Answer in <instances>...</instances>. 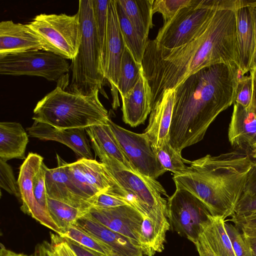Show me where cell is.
Returning a JSON list of instances; mask_svg holds the SVG:
<instances>
[{
    "mask_svg": "<svg viewBox=\"0 0 256 256\" xmlns=\"http://www.w3.org/2000/svg\"><path fill=\"white\" fill-rule=\"evenodd\" d=\"M225 220L212 216L202 235L218 256H236L224 226Z\"/></svg>",
    "mask_w": 256,
    "mask_h": 256,
    "instance_id": "obj_27",
    "label": "cell"
},
{
    "mask_svg": "<svg viewBox=\"0 0 256 256\" xmlns=\"http://www.w3.org/2000/svg\"><path fill=\"white\" fill-rule=\"evenodd\" d=\"M251 156L256 159V147L252 151Z\"/></svg>",
    "mask_w": 256,
    "mask_h": 256,
    "instance_id": "obj_52",
    "label": "cell"
},
{
    "mask_svg": "<svg viewBox=\"0 0 256 256\" xmlns=\"http://www.w3.org/2000/svg\"><path fill=\"white\" fill-rule=\"evenodd\" d=\"M48 252L49 256H55L53 252L52 251V250L51 249V248L50 246V244H48Z\"/></svg>",
    "mask_w": 256,
    "mask_h": 256,
    "instance_id": "obj_51",
    "label": "cell"
},
{
    "mask_svg": "<svg viewBox=\"0 0 256 256\" xmlns=\"http://www.w3.org/2000/svg\"><path fill=\"white\" fill-rule=\"evenodd\" d=\"M238 228L241 231L249 246L252 255L256 254V228L240 226Z\"/></svg>",
    "mask_w": 256,
    "mask_h": 256,
    "instance_id": "obj_42",
    "label": "cell"
},
{
    "mask_svg": "<svg viewBox=\"0 0 256 256\" xmlns=\"http://www.w3.org/2000/svg\"><path fill=\"white\" fill-rule=\"evenodd\" d=\"M185 162L190 166L172 177L176 190L192 193L214 216L224 220L232 216L255 164L250 156L234 150Z\"/></svg>",
    "mask_w": 256,
    "mask_h": 256,
    "instance_id": "obj_2",
    "label": "cell"
},
{
    "mask_svg": "<svg viewBox=\"0 0 256 256\" xmlns=\"http://www.w3.org/2000/svg\"><path fill=\"white\" fill-rule=\"evenodd\" d=\"M122 256H143L140 248L127 237L104 226L86 212L75 224Z\"/></svg>",
    "mask_w": 256,
    "mask_h": 256,
    "instance_id": "obj_21",
    "label": "cell"
},
{
    "mask_svg": "<svg viewBox=\"0 0 256 256\" xmlns=\"http://www.w3.org/2000/svg\"><path fill=\"white\" fill-rule=\"evenodd\" d=\"M252 80L250 75L239 78L235 92L234 102L244 108L249 107L252 95Z\"/></svg>",
    "mask_w": 256,
    "mask_h": 256,
    "instance_id": "obj_38",
    "label": "cell"
},
{
    "mask_svg": "<svg viewBox=\"0 0 256 256\" xmlns=\"http://www.w3.org/2000/svg\"><path fill=\"white\" fill-rule=\"evenodd\" d=\"M66 240L76 256H96L90 250L76 242L70 240Z\"/></svg>",
    "mask_w": 256,
    "mask_h": 256,
    "instance_id": "obj_45",
    "label": "cell"
},
{
    "mask_svg": "<svg viewBox=\"0 0 256 256\" xmlns=\"http://www.w3.org/2000/svg\"><path fill=\"white\" fill-rule=\"evenodd\" d=\"M48 203L50 216L62 230L75 224L88 211L48 198Z\"/></svg>",
    "mask_w": 256,
    "mask_h": 256,
    "instance_id": "obj_30",
    "label": "cell"
},
{
    "mask_svg": "<svg viewBox=\"0 0 256 256\" xmlns=\"http://www.w3.org/2000/svg\"><path fill=\"white\" fill-rule=\"evenodd\" d=\"M127 17L138 34L148 40L152 28L154 0H118Z\"/></svg>",
    "mask_w": 256,
    "mask_h": 256,
    "instance_id": "obj_26",
    "label": "cell"
},
{
    "mask_svg": "<svg viewBox=\"0 0 256 256\" xmlns=\"http://www.w3.org/2000/svg\"><path fill=\"white\" fill-rule=\"evenodd\" d=\"M99 93L97 90L85 96L57 86L38 102L32 119L60 129L107 124L108 113L99 99Z\"/></svg>",
    "mask_w": 256,
    "mask_h": 256,
    "instance_id": "obj_3",
    "label": "cell"
},
{
    "mask_svg": "<svg viewBox=\"0 0 256 256\" xmlns=\"http://www.w3.org/2000/svg\"><path fill=\"white\" fill-rule=\"evenodd\" d=\"M194 244L200 256H218L211 248L202 234Z\"/></svg>",
    "mask_w": 256,
    "mask_h": 256,
    "instance_id": "obj_43",
    "label": "cell"
},
{
    "mask_svg": "<svg viewBox=\"0 0 256 256\" xmlns=\"http://www.w3.org/2000/svg\"><path fill=\"white\" fill-rule=\"evenodd\" d=\"M28 135L43 140H54L66 146L80 158L93 159L85 128L60 129L34 121L26 128Z\"/></svg>",
    "mask_w": 256,
    "mask_h": 256,
    "instance_id": "obj_16",
    "label": "cell"
},
{
    "mask_svg": "<svg viewBox=\"0 0 256 256\" xmlns=\"http://www.w3.org/2000/svg\"><path fill=\"white\" fill-rule=\"evenodd\" d=\"M106 168L120 186L128 194L130 204L144 216L152 214H167V202L162 195L168 194L156 179L126 169L120 164Z\"/></svg>",
    "mask_w": 256,
    "mask_h": 256,
    "instance_id": "obj_7",
    "label": "cell"
},
{
    "mask_svg": "<svg viewBox=\"0 0 256 256\" xmlns=\"http://www.w3.org/2000/svg\"><path fill=\"white\" fill-rule=\"evenodd\" d=\"M116 10L119 24L125 44L135 60L142 64V61L148 40L144 38L135 29L124 10L116 0Z\"/></svg>",
    "mask_w": 256,
    "mask_h": 256,
    "instance_id": "obj_28",
    "label": "cell"
},
{
    "mask_svg": "<svg viewBox=\"0 0 256 256\" xmlns=\"http://www.w3.org/2000/svg\"><path fill=\"white\" fill-rule=\"evenodd\" d=\"M124 205L130 206L124 197L114 192H106L93 198L91 208H110Z\"/></svg>",
    "mask_w": 256,
    "mask_h": 256,
    "instance_id": "obj_39",
    "label": "cell"
},
{
    "mask_svg": "<svg viewBox=\"0 0 256 256\" xmlns=\"http://www.w3.org/2000/svg\"><path fill=\"white\" fill-rule=\"evenodd\" d=\"M121 98L124 123L132 127L144 124L152 110V94L143 69L134 88Z\"/></svg>",
    "mask_w": 256,
    "mask_h": 256,
    "instance_id": "obj_17",
    "label": "cell"
},
{
    "mask_svg": "<svg viewBox=\"0 0 256 256\" xmlns=\"http://www.w3.org/2000/svg\"><path fill=\"white\" fill-rule=\"evenodd\" d=\"M247 4L251 8L255 30V51L252 68H256V0H247ZM251 68V69H252Z\"/></svg>",
    "mask_w": 256,
    "mask_h": 256,
    "instance_id": "obj_46",
    "label": "cell"
},
{
    "mask_svg": "<svg viewBox=\"0 0 256 256\" xmlns=\"http://www.w3.org/2000/svg\"><path fill=\"white\" fill-rule=\"evenodd\" d=\"M50 240L51 249L56 256H76L65 238L50 234Z\"/></svg>",
    "mask_w": 256,
    "mask_h": 256,
    "instance_id": "obj_41",
    "label": "cell"
},
{
    "mask_svg": "<svg viewBox=\"0 0 256 256\" xmlns=\"http://www.w3.org/2000/svg\"><path fill=\"white\" fill-rule=\"evenodd\" d=\"M78 12L81 25V38L77 54L70 64L71 80L66 90L85 96L98 90L108 98L103 88L106 80L92 0H79Z\"/></svg>",
    "mask_w": 256,
    "mask_h": 256,
    "instance_id": "obj_4",
    "label": "cell"
},
{
    "mask_svg": "<svg viewBox=\"0 0 256 256\" xmlns=\"http://www.w3.org/2000/svg\"><path fill=\"white\" fill-rule=\"evenodd\" d=\"M28 136L22 124L16 122L0 123V159L6 162L24 159Z\"/></svg>",
    "mask_w": 256,
    "mask_h": 256,
    "instance_id": "obj_25",
    "label": "cell"
},
{
    "mask_svg": "<svg viewBox=\"0 0 256 256\" xmlns=\"http://www.w3.org/2000/svg\"><path fill=\"white\" fill-rule=\"evenodd\" d=\"M244 193L253 196L256 195V161L249 174Z\"/></svg>",
    "mask_w": 256,
    "mask_h": 256,
    "instance_id": "obj_44",
    "label": "cell"
},
{
    "mask_svg": "<svg viewBox=\"0 0 256 256\" xmlns=\"http://www.w3.org/2000/svg\"><path fill=\"white\" fill-rule=\"evenodd\" d=\"M250 72L252 78L253 85L252 95L250 106L256 115V68H252Z\"/></svg>",
    "mask_w": 256,
    "mask_h": 256,
    "instance_id": "obj_47",
    "label": "cell"
},
{
    "mask_svg": "<svg viewBox=\"0 0 256 256\" xmlns=\"http://www.w3.org/2000/svg\"><path fill=\"white\" fill-rule=\"evenodd\" d=\"M212 216L198 198L184 190H176L167 202L170 228L195 244Z\"/></svg>",
    "mask_w": 256,
    "mask_h": 256,
    "instance_id": "obj_8",
    "label": "cell"
},
{
    "mask_svg": "<svg viewBox=\"0 0 256 256\" xmlns=\"http://www.w3.org/2000/svg\"><path fill=\"white\" fill-rule=\"evenodd\" d=\"M0 256H34V255H27L22 253L15 252L7 249L2 244H0Z\"/></svg>",
    "mask_w": 256,
    "mask_h": 256,
    "instance_id": "obj_49",
    "label": "cell"
},
{
    "mask_svg": "<svg viewBox=\"0 0 256 256\" xmlns=\"http://www.w3.org/2000/svg\"><path fill=\"white\" fill-rule=\"evenodd\" d=\"M44 158L30 152L20 168L18 182L20 195L22 210L59 234L62 230L37 202L34 192L33 180L39 171Z\"/></svg>",
    "mask_w": 256,
    "mask_h": 256,
    "instance_id": "obj_13",
    "label": "cell"
},
{
    "mask_svg": "<svg viewBox=\"0 0 256 256\" xmlns=\"http://www.w3.org/2000/svg\"><path fill=\"white\" fill-rule=\"evenodd\" d=\"M66 171L75 185L88 198L98 194L114 192L120 194L122 188L106 165L94 159L80 158L75 162H65Z\"/></svg>",
    "mask_w": 256,
    "mask_h": 256,
    "instance_id": "obj_11",
    "label": "cell"
},
{
    "mask_svg": "<svg viewBox=\"0 0 256 256\" xmlns=\"http://www.w3.org/2000/svg\"><path fill=\"white\" fill-rule=\"evenodd\" d=\"M48 168L44 162L33 180L34 192L38 204L46 212L48 210V196L46 184V174Z\"/></svg>",
    "mask_w": 256,
    "mask_h": 256,
    "instance_id": "obj_36",
    "label": "cell"
},
{
    "mask_svg": "<svg viewBox=\"0 0 256 256\" xmlns=\"http://www.w3.org/2000/svg\"><path fill=\"white\" fill-rule=\"evenodd\" d=\"M38 38L42 50L65 59L72 60L77 54L81 38L78 13L41 14L26 24Z\"/></svg>",
    "mask_w": 256,
    "mask_h": 256,
    "instance_id": "obj_6",
    "label": "cell"
},
{
    "mask_svg": "<svg viewBox=\"0 0 256 256\" xmlns=\"http://www.w3.org/2000/svg\"><path fill=\"white\" fill-rule=\"evenodd\" d=\"M236 42L240 76L250 72L255 51V30L250 7L247 0L236 11Z\"/></svg>",
    "mask_w": 256,
    "mask_h": 256,
    "instance_id": "obj_19",
    "label": "cell"
},
{
    "mask_svg": "<svg viewBox=\"0 0 256 256\" xmlns=\"http://www.w3.org/2000/svg\"><path fill=\"white\" fill-rule=\"evenodd\" d=\"M238 3V0H193L192 4L180 8L170 20L164 24L153 41L166 49L184 45L206 26L216 10H236Z\"/></svg>",
    "mask_w": 256,
    "mask_h": 256,
    "instance_id": "obj_5",
    "label": "cell"
},
{
    "mask_svg": "<svg viewBox=\"0 0 256 256\" xmlns=\"http://www.w3.org/2000/svg\"><path fill=\"white\" fill-rule=\"evenodd\" d=\"M239 68L226 64L204 68L174 88L170 142L181 153L201 141L211 124L234 102Z\"/></svg>",
    "mask_w": 256,
    "mask_h": 256,
    "instance_id": "obj_1",
    "label": "cell"
},
{
    "mask_svg": "<svg viewBox=\"0 0 256 256\" xmlns=\"http://www.w3.org/2000/svg\"><path fill=\"white\" fill-rule=\"evenodd\" d=\"M48 244L46 242L38 244L35 248L34 256H49Z\"/></svg>",
    "mask_w": 256,
    "mask_h": 256,
    "instance_id": "obj_48",
    "label": "cell"
},
{
    "mask_svg": "<svg viewBox=\"0 0 256 256\" xmlns=\"http://www.w3.org/2000/svg\"><path fill=\"white\" fill-rule=\"evenodd\" d=\"M66 60L52 52L35 50L0 57L2 75H27L58 82L70 72Z\"/></svg>",
    "mask_w": 256,
    "mask_h": 256,
    "instance_id": "obj_9",
    "label": "cell"
},
{
    "mask_svg": "<svg viewBox=\"0 0 256 256\" xmlns=\"http://www.w3.org/2000/svg\"><path fill=\"white\" fill-rule=\"evenodd\" d=\"M90 215L105 226L128 238L139 248L138 236L144 216L131 206L90 208Z\"/></svg>",
    "mask_w": 256,
    "mask_h": 256,
    "instance_id": "obj_14",
    "label": "cell"
},
{
    "mask_svg": "<svg viewBox=\"0 0 256 256\" xmlns=\"http://www.w3.org/2000/svg\"><path fill=\"white\" fill-rule=\"evenodd\" d=\"M174 98V88L164 92L162 98L154 106L144 132L152 148L161 146L170 141V126Z\"/></svg>",
    "mask_w": 256,
    "mask_h": 256,
    "instance_id": "obj_22",
    "label": "cell"
},
{
    "mask_svg": "<svg viewBox=\"0 0 256 256\" xmlns=\"http://www.w3.org/2000/svg\"><path fill=\"white\" fill-rule=\"evenodd\" d=\"M86 132L92 148L99 158L105 157L114 159L126 169L136 172L125 156L108 124L88 128Z\"/></svg>",
    "mask_w": 256,
    "mask_h": 256,
    "instance_id": "obj_23",
    "label": "cell"
},
{
    "mask_svg": "<svg viewBox=\"0 0 256 256\" xmlns=\"http://www.w3.org/2000/svg\"><path fill=\"white\" fill-rule=\"evenodd\" d=\"M42 50L38 38L26 24L11 20L0 22V57Z\"/></svg>",
    "mask_w": 256,
    "mask_h": 256,
    "instance_id": "obj_18",
    "label": "cell"
},
{
    "mask_svg": "<svg viewBox=\"0 0 256 256\" xmlns=\"http://www.w3.org/2000/svg\"><path fill=\"white\" fill-rule=\"evenodd\" d=\"M109 0H92L94 16L103 60L106 38Z\"/></svg>",
    "mask_w": 256,
    "mask_h": 256,
    "instance_id": "obj_33",
    "label": "cell"
},
{
    "mask_svg": "<svg viewBox=\"0 0 256 256\" xmlns=\"http://www.w3.org/2000/svg\"><path fill=\"white\" fill-rule=\"evenodd\" d=\"M256 212V195L243 193L235 208L234 218L243 216Z\"/></svg>",
    "mask_w": 256,
    "mask_h": 256,
    "instance_id": "obj_40",
    "label": "cell"
},
{
    "mask_svg": "<svg viewBox=\"0 0 256 256\" xmlns=\"http://www.w3.org/2000/svg\"><path fill=\"white\" fill-rule=\"evenodd\" d=\"M170 225L166 215L144 216L138 236V246L143 255L154 256L164 248Z\"/></svg>",
    "mask_w": 256,
    "mask_h": 256,
    "instance_id": "obj_24",
    "label": "cell"
},
{
    "mask_svg": "<svg viewBox=\"0 0 256 256\" xmlns=\"http://www.w3.org/2000/svg\"><path fill=\"white\" fill-rule=\"evenodd\" d=\"M108 124L136 172L156 179L166 172L158 160L152 144L144 133L130 131L114 123L110 118Z\"/></svg>",
    "mask_w": 256,
    "mask_h": 256,
    "instance_id": "obj_10",
    "label": "cell"
},
{
    "mask_svg": "<svg viewBox=\"0 0 256 256\" xmlns=\"http://www.w3.org/2000/svg\"><path fill=\"white\" fill-rule=\"evenodd\" d=\"M142 69V64L135 60L126 46L122 58L120 73L118 84V90L121 97L134 88L139 78Z\"/></svg>",
    "mask_w": 256,
    "mask_h": 256,
    "instance_id": "obj_29",
    "label": "cell"
},
{
    "mask_svg": "<svg viewBox=\"0 0 256 256\" xmlns=\"http://www.w3.org/2000/svg\"><path fill=\"white\" fill-rule=\"evenodd\" d=\"M55 256H56L55 254H54Z\"/></svg>",
    "mask_w": 256,
    "mask_h": 256,
    "instance_id": "obj_54",
    "label": "cell"
},
{
    "mask_svg": "<svg viewBox=\"0 0 256 256\" xmlns=\"http://www.w3.org/2000/svg\"><path fill=\"white\" fill-rule=\"evenodd\" d=\"M193 0H154L152 12L162 14L164 24L170 20L182 8L192 3Z\"/></svg>",
    "mask_w": 256,
    "mask_h": 256,
    "instance_id": "obj_34",
    "label": "cell"
},
{
    "mask_svg": "<svg viewBox=\"0 0 256 256\" xmlns=\"http://www.w3.org/2000/svg\"><path fill=\"white\" fill-rule=\"evenodd\" d=\"M56 158L58 166L48 168L46 174L48 198L88 211L92 206L93 198L86 197L70 178L66 171V162L58 154Z\"/></svg>",
    "mask_w": 256,
    "mask_h": 256,
    "instance_id": "obj_15",
    "label": "cell"
},
{
    "mask_svg": "<svg viewBox=\"0 0 256 256\" xmlns=\"http://www.w3.org/2000/svg\"><path fill=\"white\" fill-rule=\"evenodd\" d=\"M152 149L160 164L166 171H170L174 175H176L183 173L187 169L188 166L184 164L185 159L182 158L181 153L172 146L170 141L166 142L160 147Z\"/></svg>",
    "mask_w": 256,
    "mask_h": 256,
    "instance_id": "obj_32",
    "label": "cell"
},
{
    "mask_svg": "<svg viewBox=\"0 0 256 256\" xmlns=\"http://www.w3.org/2000/svg\"><path fill=\"white\" fill-rule=\"evenodd\" d=\"M107 256H122L110 249L107 252Z\"/></svg>",
    "mask_w": 256,
    "mask_h": 256,
    "instance_id": "obj_50",
    "label": "cell"
},
{
    "mask_svg": "<svg viewBox=\"0 0 256 256\" xmlns=\"http://www.w3.org/2000/svg\"><path fill=\"white\" fill-rule=\"evenodd\" d=\"M126 47L120 26L116 0H109L106 38L103 60L105 80L110 84L112 98V108L120 106L118 84L120 73L122 54Z\"/></svg>",
    "mask_w": 256,
    "mask_h": 256,
    "instance_id": "obj_12",
    "label": "cell"
},
{
    "mask_svg": "<svg viewBox=\"0 0 256 256\" xmlns=\"http://www.w3.org/2000/svg\"><path fill=\"white\" fill-rule=\"evenodd\" d=\"M228 138L234 148L252 151L256 147V115L251 106L244 108L234 103Z\"/></svg>",
    "mask_w": 256,
    "mask_h": 256,
    "instance_id": "obj_20",
    "label": "cell"
},
{
    "mask_svg": "<svg viewBox=\"0 0 256 256\" xmlns=\"http://www.w3.org/2000/svg\"><path fill=\"white\" fill-rule=\"evenodd\" d=\"M224 226L236 256H252V250L242 234L235 225L224 223Z\"/></svg>",
    "mask_w": 256,
    "mask_h": 256,
    "instance_id": "obj_35",
    "label": "cell"
},
{
    "mask_svg": "<svg viewBox=\"0 0 256 256\" xmlns=\"http://www.w3.org/2000/svg\"><path fill=\"white\" fill-rule=\"evenodd\" d=\"M58 235L76 242L96 256H107V252L111 249L106 244L88 234L76 224L63 230Z\"/></svg>",
    "mask_w": 256,
    "mask_h": 256,
    "instance_id": "obj_31",
    "label": "cell"
},
{
    "mask_svg": "<svg viewBox=\"0 0 256 256\" xmlns=\"http://www.w3.org/2000/svg\"><path fill=\"white\" fill-rule=\"evenodd\" d=\"M0 186L10 194L20 200L18 182L15 178L12 169L6 162L1 159H0Z\"/></svg>",
    "mask_w": 256,
    "mask_h": 256,
    "instance_id": "obj_37",
    "label": "cell"
},
{
    "mask_svg": "<svg viewBox=\"0 0 256 256\" xmlns=\"http://www.w3.org/2000/svg\"><path fill=\"white\" fill-rule=\"evenodd\" d=\"M252 256H256V254H252Z\"/></svg>",
    "mask_w": 256,
    "mask_h": 256,
    "instance_id": "obj_53",
    "label": "cell"
}]
</instances>
